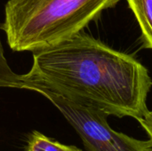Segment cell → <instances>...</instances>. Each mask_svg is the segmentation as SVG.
Listing matches in <instances>:
<instances>
[{"label":"cell","mask_w":152,"mask_h":151,"mask_svg":"<svg viewBox=\"0 0 152 151\" xmlns=\"http://www.w3.org/2000/svg\"><path fill=\"white\" fill-rule=\"evenodd\" d=\"M20 79L22 89L50 91L109 116L138 119L149 110L147 68L84 31L33 52L31 69Z\"/></svg>","instance_id":"cell-1"},{"label":"cell","mask_w":152,"mask_h":151,"mask_svg":"<svg viewBox=\"0 0 152 151\" xmlns=\"http://www.w3.org/2000/svg\"><path fill=\"white\" fill-rule=\"evenodd\" d=\"M120 0H9L2 29L14 52H36L73 37Z\"/></svg>","instance_id":"cell-2"},{"label":"cell","mask_w":152,"mask_h":151,"mask_svg":"<svg viewBox=\"0 0 152 151\" xmlns=\"http://www.w3.org/2000/svg\"><path fill=\"white\" fill-rule=\"evenodd\" d=\"M37 93L48 99L80 136L87 151H152L150 140H138L113 130L109 115L46 90Z\"/></svg>","instance_id":"cell-3"},{"label":"cell","mask_w":152,"mask_h":151,"mask_svg":"<svg viewBox=\"0 0 152 151\" xmlns=\"http://www.w3.org/2000/svg\"><path fill=\"white\" fill-rule=\"evenodd\" d=\"M142 30L144 45L152 50V0H127Z\"/></svg>","instance_id":"cell-4"},{"label":"cell","mask_w":152,"mask_h":151,"mask_svg":"<svg viewBox=\"0 0 152 151\" xmlns=\"http://www.w3.org/2000/svg\"><path fill=\"white\" fill-rule=\"evenodd\" d=\"M25 151H82L75 146L62 144L38 131H33L27 139Z\"/></svg>","instance_id":"cell-5"},{"label":"cell","mask_w":152,"mask_h":151,"mask_svg":"<svg viewBox=\"0 0 152 151\" xmlns=\"http://www.w3.org/2000/svg\"><path fill=\"white\" fill-rule=\"evenodd\" d=\"M2 25L0 24V28ZM0 88L22 89L20 75L16 74L9 66L4 53V48L0 41Z\"/></svg>","instance_id":"cell-6"},{"label":"cell","mask_w":152,"mask_h":151,"mask_svg":"<svg viewBox=\"0 0 152 151\" xmlns=\"http://www.w3.org/2000/svg\"><path fill=\"white\" fill-rule=\"evenodd\" d=\"M141 126L144 129V131L149 135L150 141L152 142V109L148 110L142 117L136 119Z\"/></svg>","instance_id":"cell-7"}]
</instances>
